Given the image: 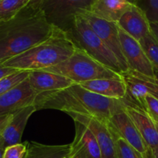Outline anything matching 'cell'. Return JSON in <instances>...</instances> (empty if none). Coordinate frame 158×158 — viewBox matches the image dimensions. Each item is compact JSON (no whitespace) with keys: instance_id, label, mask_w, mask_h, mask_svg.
Here are the masks:
<instances>
[{"instance_id":"cell-1","label":"cell","mask_w":158,"mask_h":158,"mask_svg":"<svg viewBox=\"0 0 158 158\" xmlns=\"http://www.w3.org/2000/svg\"><path fill=\"white\" fill-rule=\"evenodd\" d=\"M33 105L36 110L54 109L67 114L89 115L108 123L114 114L125 110L126 102L99 95L75 83L66 89L38 94Z\"/></svg>"},{"instance_id":"cell-2","label":"cell","mask_w":158,"mask_h":158,"mask_svg":"<svg viewBox=\"0 0 158 158\" xmlns=\"http://www.w3.org/2000/svg\"><path fill=\"white\" fill-rule=\"evenodd\" d=\"M55 29L41 9L27 6L12 19L0 22V64L47 40Z\"/></svg>"},{"instance_id":"cell-3","label":"cell","mask_w":158,"mask_h":158,"mask_svg":"<svg viewBox=\"0 0 158 158\" xmlns=\"http://www.w3.org/2000/svg\"><path fill=\"white\" fill-rule=\"evenodd\" d=\"M77 46L66 32L56 27L53 34L45 41L7 60L2 65L18 70L33 71L58 65L73 55Z\"/></svg>"},{"instance_id":"cell-4","label":"cell","mask_w":158,"mask_h":158,"mask_svg":"<svg viewBox=\"0 0 158 158\" xmlns=\"http://www.w3.org/2000/svg\"><path fill=\"white\" fill-rule=\"evenodd\" d=\"M65 32L77 48L83 49L99 63L121 75L123 70L116 56L94 32L84 17L77 15L70 27Z\"/></svg>"},{"instance_id":"cell-5","label":"cell","mask_w":158,"mask_h":158,"mask_svg":"<svg viewBox=\"0 0 158 158\" xmlns=\"http://www.w3.org/2000/svg\"><path fill=\"white\" fill-rule=\"evenodd\" d=\"M42 70L63 75L76 83L98 79L122 78L120 74L99 63L77 47L73 55L64 62Z\"/></svg>"},{"instance_id":"cell-6","label":"cell","mask_w":158,"mask_h":158,"mask_svg":"<svg viewBox=\"0 0 158 158\" xmlns=\"http://www.w3.org/2000/svg\"><path fill=\"white\" fill-rule=\"evenodd\" d=\"M94 0H43L40 9L53 26L66 31L76 16L89 12Z\"/></svg>"},{"instance_id":"cell-7","label":"cell","mask_w":158,"mask_h":158,"mask_svg":"<svg viewBox=\"0 0 158 158\" xmlns=\"http://www.w3.org/2000/svg\"><path fill=\"white\" fill-rule=\"evenodd\" d=\"M127 86V104L134 105L145 110V98L151 95L158 98V82L154 77H149L138 71L128 69L121 73Z\"/></svg>"},{"instance_id":"cell-8","label":"cell","mask_w":158,"mask_h":158,"mask_svg":"<svg viewBox=\"0 0 158 158\" xmlns=\"http://www.w3.org/2000/svg\"><path fill=\"white\" fill-rule=\"evenodd\" d=\"M79 15L84 17L94 32L114 52L118 60L123 72L127 70L129 68L122 51L117 23L102 19L95 16L89 12H83Z\"/></svg>"},{"instance_id":"cell-9","label":"cell","mask_w":158,"mask_h":158,"mask_svg":"<svg viewBox=\"0 0 158 158\" xmlns=\"http://www.w3.org/2000/svg\"><path fill=\"white\" fill-rule=\"evenodd\" d=\"M108 126L112 132L122 137L144 157L150 158L149 148L135 123L125 110L114 114L108 121Z\"/></svg>"},{"instance_id":"cell-10","label":"cell","mask_w":158,"mask_h":158,"mask_svg":"<svg viewBox=\"0 0 158 158\" xmlns=\"http://www.w3.org/2000/svg\"><path fill=\"white\" fill-rule=\"evenodd\" d=\"M118 29L122 51L128 68L154 77V66L147 56L140 42L125 32L119 26Z\"/></svg>"},{"instance_id":"cell-11","label":"cell","mask_w":158,"mask_h":158,"mask_svg":"<svg viewBox=\"0 0 158 158\" xmlns=\"http://www.w3.org/2000/svg\"><path fill=\"white\" fill-rule=\"evenodd\" d=\"M37 94L26 79L4 94L0 96V116L13 114L33 105Z\"/></svg>"},{"instance_id":"cell-12","label":"cell","mask_w":158,"mask_h":158,"mask_svg":"<svg viewBox=\"0 0 158 158\" xmlns=\"http://www.w3.org/2000/svg\"><path fill=\"white\" fill-rule=\"evenodd\" d=\"M73 121L84 124L92 131L100 146L102 158H117L116 153L115 139L111 132L108 123H104L89 115L79 114H68Z\"/></svg>"},{"instance_id":"cell-13","label":"cell","mask_w":158,"mask_h":158,"mask_svg":"<svg viewBox=\"0 0 158 158\" xmlns=\"http://www.w3.org/2000/svg\"><path fill=\"white\" fill-rule=\"evenodd\" d=\"M75 137L71 145L70 158H102L100 146L92 131L75 121Z\"/></svg>"},{"instance_id":"cell-14","label":"cell","mask_w":158,"mask_h":158,"mask_svg":"<svg viewBox=\"0 0 158 158\" xmlns=\"http://www.w3.org/2000/svg\"><path fill=\"white\" fill-rule=\"evenodd\" d=\"M125 112L135 123L149 148L151 154L153 150L158 148V122L147 111L134 105L126 103Z\"/></svg>"},{"instance_id":"cell-15","label":"cell","mask_w":158,"mask_h":158,"mask_svg":"<svg viewBox=\"0 0 158 158\" xmlns=\"http://www.w3.org/2000/svg\"><path fill=\"white\" fill-rule=\"evenodd\" d=\"M28 79L37 95L42 93L66 89L76 83L64 76L42 69L29 71Z\"/></svg>"},{"instance_id":"cell-16","label":"cell","mask_w":158,"mask_h":158,"mask_svg":"<svg viewBox=\"0 0 158 158\" xmlns=\"http://www.w3.org/2000/svg\"><path fill=\"white\" fill-rule=\"evenodd\" d=\"M117 25L137 41H140L151 32V23L145 13L134 5L123 14L117 22Z\"/></svg>"},{"instance_id":"cell-17","label":"cell","mask_w":158,"mask_h":158,"mask_svg":"<svg viewBox=\"0 0 158 158\" xmlns=\"http://www.w3.org/2000/svg\"><path fill=\"white\" fill-rule=\"evenodd\" d=\"M36 111L35 106H29L12 114L10 120L0 134L5 148L21 143L22 137L29 117Z\"/></svg>"},{"instance_id":"cell-18","label":"cell","mask_w":158,"mask_h":158,"mask_svg":"<svg viewBox=\"0 0 158 158\" xmlns=\"http://www.w3.org/2000/svg\"><path fill=\"white\" fill-rule=\"evenodd\" d=\"M78 84L90 92L108 98L121 100L127 94V86L123 78L98 79Z\"/></svg>"},{"instance_id":"cell-19","label":"cell","mask_w":158,"mask_h":158,"mask_svg":"<svg viewBox=\"0 0 158 158\" xmlns=\"http://www.w3.org/2000/svg\"><path fill=\"white\" fill-rule=\"evenodd\" d=\"M133 6L125 0H94L89 12L102 19L117 23Z\"/></svg>"},{"instance_id":"cell-20","label":"cell","mask_w":158,"mask_h":158,"mask_svg":"<svg viewBox=\"0 0 158 158\" xmlns=\"http://www.w3.org/2000/svg\"><path fill=\"white\" fill-rule=\"evenodd\" d=\"M71 145H46L29 142L24 158H70Z\"/></svg>"},{"instance_id":"cell-21","label":"cell","mask_w":158,"mask_h":158,"mask_svg":"<svg viewBox=\"0 0 158 158\" xmlns=\"http://www.w3.org/2000/svg\"><path fill=\"white\" fill-rule=\"evenodd\" d=\"M30 0H2L0 2V22L8 21L26 7Z\"/></svg>"},{"instance_id":"cell-22","label":"cell","mask_w":158,"mask_h":158,"mask_svg":"<svg viewBox=\"0 0 158 158\" xmlns=\"http://www.w3.org/2000/svg\"><path fill=\"white\" fill-rule=\"evenodd\" d=\"M139 42L153 66L158 67V40L157 38L151 32Z\"/></svg>"},{"instance_id":"cell-23","label":"cell","mask_w":158,"mask_h":158,"mask_svg":"<svg viewBox=\"0 0 158 158\" xmlns=\"http://www.w3.org/2000/svg\"><path fill=\"white\" fill-rule=\"evenodd\" d=\"M112 134H114L115 139L116 153L117 158H147L141 153L130 145L122 137L117 136L114 132H112Z\"/></svg>"},{"instance_id":"cell-24","label":"cell","mask_w":158,"mask_h":158,"mask_svg":"<svg viewBox=\"0 0 158 158\" xmlns=\"http://www.w3.org/2000/svg\"><path fill=\"white\" fill-rule=\"evenodd\" d=\"M29 71L21 70L0 80V96L29 77Z\"/></svg>"},{"instance_id":"cell-25","label":"cell","mask_w":158,"mask_h":158,"mask_svg":"<svg viewBox=\"0 0 158 158\" xmlns=\"http://www.w3.org/2000/svg\"><path fill=\"white\" fill-rule=\"evenodd\" d=\"M136 6L144 12L150 23H158V0H137Z\"/></svg>"},{"instance_id":"cell-26","label":"cell","mask_w":158,"mask_h":158,"mask_svg":"<svg viewBox=\"0 0 158 158\" xmlns=\"http://www.w3.org/2000/svg\"><path fill=\"white\" fill-rule=\"evenodd\" d=\"M29 142L17 143L5 148L2 158H24L28 149Z\"/></svg>"},{"instance_id":"cell-27","label":"cell","mask_w":158,"mask_h":158,"mask_svg":"<svg viewBox=\"0 0 158 158\" xmlns=\"http://www.w3.org/2000/svg\"><path fill=\"white\" fill-rule=\"evenodd\" d=\"M145 111L158 122V98L148 95L145 98Z\"/></svg>"},{"instance_id":"cell-28","label":"cell","mask_w":158,"mask_h":158,"mask_svg":"<svg viewBox=\"0 0 158 158\" xmlns=\"http://www.w3.org/2000/svg\"><path fill=\"white\" fill-rule=\"evenodd\" d=\"M18 71L21 70H18V69H13V68L6 67V66H3L2 64H0V80L11 75V74L14 73L18 72Z\"/></svg>"},{"instance_id":"cell-29","label":"cell","mask_w":158,"mask_h":158,"mask_svg":"<svg viewBox=\"0 0 158 158\" xmlns=\"http://www.w3.org/2000/svg\"><path fill=\"white\" fill-rule=\"evenodd\" d=\"M11 117H12V114H9V115H1L0 116V134L3 131L7 124L9 123V120H10Z\"/></svg>"},{"instance_id":"cell-30","label":"cell","mask_w":158,"mask_h":158,"mask_svg":"<svg viewBox=\"0 0 158 158\" xmlns=\"http://www.w3.org/2000/svg\"><path fill=\"white\" fill-rule=\"evenodd\" d=\"M43 1V0H30L27 7H29L33 9H40V6H41Z\"/></svg>"},{"instance_id":"cell-31","label":"cell","mask_w":158,"mask_h":158,"mask_svg":"<svg viewBox=\"0 0 158 158\" xmlns=\"http://www.w3.org/2000/svg\"><path fill=\"white\" fill-rule=\"evenodd\" d=\"M151 32L158 40V23H151Z\"/></svg>"},{"instance_id":"cell-32","label":"cell","mask_w":158,"mask_h":158,"mask_svg":"<svg viewBox=\"0 0 158 158\" xmlns=\"http://www.w3.org/2000/svg\"><path fill=\"white\" fill-rule=\"evenodd\" d=\"M151 158H158V148H156V149L153 150L151 152V156H150Z\"/></svg>"},{"instance_id":"cell-33","label":"cell","mask_w":158,"mask_h":158,"mask_svg":"<svg viewBox=\"0 0 158 158\" xmlns=\"http://www.w3.org/2000/svg\"><path fill=\"white\" fill-rule=\"evenodd\" d=\"M154 78L157 80L158 82V67H154Z\"/></svg>"},{"instance_id":"cell-34","label":"cell","mask_w":158,"mask_h":158,"mask_svg":"<svg viewBox=\"0 0 158 158\" xmlns=\"http://www.w3.org/2000/svg\"><path fill=\"white\" fill-rule=\"evenodd\" d=\"M125 1L131 3V4L134 5V6H136V2H137V0H125Z\"/></svg>"},{"instance_id":"cell-35","label":"cell","mask_w":158,"mask_h":158,"mask_svg":"<svg viewBox=\"0 0 158 158\" xmlns=\"http://www.w3.org/2000/svg\"><path fill=\"white\" fill-rule=\"evenodd\" d=\"M2 1V0H0V2H1Z\"/></svg>"}]
</instances>
